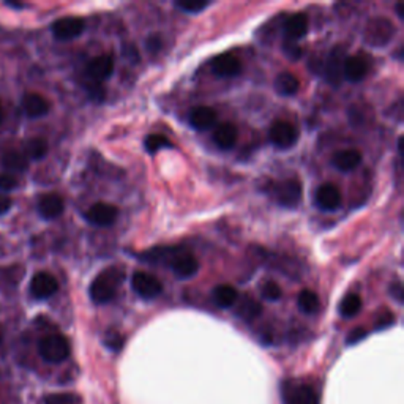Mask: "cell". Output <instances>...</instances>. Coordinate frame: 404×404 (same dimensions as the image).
Wrapping results in <instances>:
<instances>
[{"instance_id":"6da1fadb","label":"cell","mask_w":404,"mask_h":404,"mask_svg":"<svg viewBox=\"0 0 404 404\" xmlns=\"http://www.w3.org/2000/svg\"><path fill=\"white\" fill-rule=\"evenodd\" d=\"M122 279H123V273L117 269V267H109V269L103 270L100 275H96L92 284H90V289H89L90 298L99 305H104V303L111 302L114 298L117 288H119Z\"/></svg>"},{"instance_id":"7a4b0ae2","label":"cell","mask_w":404,"mask_h":404,"mask_svg":"<svg viewBox=\"0 0 404 404\" xmlns=\"http://www.w3.org/2000/svg\"><path fill=\"white\" fill-rule=\"evenodd\" d=\"M396 27L387 18H373L367 23L363 40L371 48H384L393 40Z\"/></svg>"},{"instance_id":"3957f363","label":"cell","mask_w":404,"mask_h":404,"mask_svg":"<svg viewBox=\"0 0 404 404\" xmlns=\"http://www.w3.org/2000/svg\"><path fill=\"white\" fill-rule=\"evenodd\" d=\"M38 353L43 357V360L49 363H62L70 357V341L67 336L61 334L48 335L42 338L40 344H38Z\"/></svg>"},{"instance_id":"277c9868","label":"cell","mask_w":404,"mask_h":404,"mask_svg":"<svg viewBox=\"0 0 404 404\" xmlns=\"http://www.w3.org/2000/svg\"><path fill=\"white\" fill-rule=\"evenodd\" d=\"M272 193H273V198H275V201L282 207L296 208L302 201V194H303L302 182L296 177L282 180L273 185Z\"/></svg>"},{"instance_id":"5b68a950","label":"cell","mask_w":404,"mask_h":404,"mask_svg":"<svg viewBox=\"0 0 404 404\" xmlns=\"http://www.w3.org/2000/svg\"><path fill=\"white\" fill-rule=\"evenodd\" d=\"M269 138L272 144L282 149V151H288V149L294 147L298 141V130L292 125V123L286 120L273 122L270 127Z\"/></svg>"},{"instance_id":"8992f818","label":"cell","mask_w":404,"mask_h":404,"mask_svg":"<svg viewBox=\"0 0 404 404\" xmlns=\"http://www.w3.org/2000/svg\"><path fill=\"white\" fill-rule=\"evenodd\" d=\"M133 291L144 301H152L163 292V284L156 277L147 272H134L132 277Z\"/></svg>"},{"instance_id":"52a82bcc","label":"cell","mask_w":404,"mask_h":404,"mask_svg":"<svg viewBox=\"0 0 404 404\" xmlns=\"http://www.w3.org/2000/svg\"><path fill=\"white\" fill-rule=\"evenodd\" d=\"M117 217H119V208L108 202H96L86 212V220L89 223L100 227L114 225Z\"/></svg>"},{"instance_id":"ba28073f","label":"cell","mask_w":404,"mask_h":404,"mask_svg":"<svg viewBox=\"0 0 404 404\" xmlns=\"http://www.w3.org/2000/svg\"><path fill=\"white\" fill-rule=\"evenodd\" d=\"M171 269L180 279L193 278L199 272V260L191 253H174L171 256Z\"/></svg>"},{"instance_id":"9c48e42d","label":"cell","mask_w":404,"mask_h":404,"mask_svg":"<svg viewBox=\"0 0 404 404\" xmlns=\"http://www.w3.org/2000/svg\"><path fill=\"white\" fill-rule=\"evenodd\" d=\"M84 29H86V23L84 19L76 16L61 18L52 24V34L58 40H73V38L80 37Z\"/></svg>"},{"instance_id":"30bf717a","label":"cell","mask_w":404,"mask_h":404,"mask_svg":"<svg viewBox=\"0 0 404 404\" xmlns=\"http://www.w3.org/2000/svg\"><path fill=\"white\" fill-rule=\"evenodd\" d=\"M58 289L57 279L48 272H38L32 278L30 283V292L32 296L38 301H44V298L52 297Z\"/></svg>"},{"instance_id":"8fae6325","label":"cell","mask_w":404,"mask_h":404,"mask_svg":"<svg viewBox=\"0 0 404 404\" xmlns=\"http://www.w3.org/2000/svg\"><path fill=\"white\" fill-rule=\"evenodd\" d=\"M87 76L92 80L94 82H103L109 80L111 76L114 73V58L109 54H103V56H96L92 61L87 63Z\"/></svg>"},{"instance_id":"7c38bea8","label":"cell","mask_w":404,"mask_h":404,"mask_svg":"<svg viewBox=\"0 0 404 404\" xmlns=\"http://www.w3.org/2000/svg\"><path fill=\"white\" fill-rule=\"evenodd\" d=\"M344 61H346V57H344L343 48L335 46L330 51L327 62L324 63V70H325V77H327V81L332 84V86L338 87L341 84Z\"/></svg>"},{"instance_id":"4fadbf2b","label":"cell","mask_w":404,"mask_h":404,"mask_svg":"<svg viewBox=\"0 0 404 404\" xmlns=\"http://www.w3.org/2000/svg\"><path fill=\"white\" fill-rule=\"evenodd\" d=\"M316 204L324 212H334L341 206V191L334 184H324L316 191Z\"/></svg>"},{"instance_id":"5bb4252c","label":"cell","mask_w":404,"mask_h":404,"mask_svg":"<svg viewBox=\"0 0 404 404\" xmlns=\"http://www.w3.org/2000/svg\"><path fill=\"white\" fill-rule=\"evenodd\" d=\"M213 73L221 77H234L242 71V62L239 61L236 54L226 52V54H220L213 58L212 62Z\"/></svg>"},{"instance_id":"9a60e30c","label":"cell","mask_w":404,"mask_h":404,"mask_svg":"<svg viewBox=\"0 0 404 404\" xmlns=\"http://www.w3.org/2000/svg\"><path fill=\"white\" fill-rule=\"evenodd\" d=\"M286 404H319L317 393L310 386H286L284 387Z\"/></svg>"},{"instance_id":"2e32d148","label":"cell","mask_w":404,"mask_h":404,"mask_svg":"<svg viewBox=\"0 0 404 404\" xmlns=\"http://www.w3.org/2000/svg\"><path fill=\"white\" fill-rule=\"evenodd\" d=\"M308 32V16L305 13H296L284 23V37L288 42H297Z\"/></svg>"},{"instance_id":"e0dca14e","label":"cell","mask_w":404,"mask_h":404,"mask_svg":"<svg viewBox=\"0 0 404 404\" xmlns=\"http://www.w3.org/2000/svg\"><path fill=\"white\" fill-rule=\"evenodd\" d=\"M65 210L63 199L56 193L44 194L38 201V212H40L42 217L44 220H54L57 217H61Z\"/></svg>"},{"instance_id":"ac0fdd59","label":"cell","mask_w":404,"mask_h":404,"mask_svg":"<svg viewBox=\"0 0 404 404\" xmlns=\"http://www.w3.org/2000/svg\"><path fill=\"white\" fill-rule=\"evenodd\" d=\"M368 73L367 58L360 56L346 57L343 65V76L351 82H360Z\"/></svg>"},{"instance_id":"d6986e66","label":"cell","mask_w":404,"mask_h":404,"mask_svg":"<svg viewBox=\"0 0 404 404\" xmlns=\"http://www.w3.org/2000/svg\"><path fill=\"white\" fill-rule=\"evenodd\" d=\"M239 139V132L237 127L232 125V123H220V125L215 128L213 132V141L221 151H229Z\"/></svg>"},{"instance_id":"ffe728a7","label":"cell","mask_w":404,"mask_h":404,"mask_svg":"<svg viewBox=\"0 0 404 404\" xmlns=\"http://www.w3.org/2000/svg\"><path fill=\"white\" fill-rule=\"evenodd\" d=\"M334 166L341 172H351L362 163V153L355 151V149H346V151H340L334 155L332 158Z\"/></svg>"},{"instance_id":"44dd1931","label":"cell","mask_w":404,"mask_h":404,"mask_svg":"<svg viewBox=\"0 0 404 404\" xmlns=\"http://www.w3.org/2000/svg\"><path fill=\"white\" fill-rule=\"evenodd\" d=\"M217 113L208 106H198L191 109L190 113V125L194 130H210L217 123Z\"/></svg>"},{"instance_id":"7402d4cb","label":"cell","mask_w":404,"mask_h":404,"mask_svg":"<svg viewBox=\"0 0 404 404\" xmlns=\"http://www.w3.org/2000/svg\"><path fill=\"white\" fill-rule=\"evenodd\" d=\"M23 108L24 113L27 114L32 119H37V117H43L49 113V101L44 99V96L38 94H27L24 95L23 99Z\"/></svg>"},{"instance_id":"603a6c76","label":"cell","mask_w":404,"mask_h":404,"mask_svg":"<svg viewBox=\"0 0 404 404\" xmlns=\"http://www.w3.org/2000/svg\"><path fill=\"white\" fill-rule=\"evenodd\" d=\"M24 277V267L21 264H15L0 269V289L4 292H13V289L21 283Z\"/></svg>"},{"instance_id":"cb8c5ba5","label":"cell","mask_w":404,"mask_h":404,"mask_svg":"<svg viewBox=\"0 0 404 404\" xmlns=\"http://www.w3.org/2000/svg\"><path fill=\"white\" fill-rule=\"evenodd\" d=\"M275 90L283 96H292L298 92V89H301V81H298V77L296 75L289 73V71H283V73H279L275 77Z\"/></svg>"},{"instance_id":"d4e9b609","label":"cell","mask_w":404,"mask_h":404,"mask_svg":"<svg viewBox=\"0 0 404 404\" xmlns=\"http://www.w3.org/2000/svg\"><path fill=\"white\" fill-rule=\"evenodd\" d=\"M212 297L220 308H231V306H234L237 302L239 292L236 288H234V286L220 284L213 289Z\"/></svg>"},{"instance_id":"484cf974","label":"cell","mask_w":404,"mask_h":404,"mask_svg":"<svg viewBox=\"0 0 404 404\" xmlns=\"http://www.w3.org/2000/svg\"><path fill=\"white\" fill-rule=\"evenodd\" d=\"M234 306H236V315L245 319V321H251V319L258 317L260 315V311H263V306H260V303H258L250 296L239 297Z\"/></svg>"},{"instance_id":"4316f807","label":"cell","mask_w":404,"mask_h":404,"mask_svg":"<svg viewBox=\"0 0 404 404\" xmlns=\"http://www.w3.org/2000/svg\"><path fill=\"white\" fill-rule=\"evenodd\" d=\"M0 163H2L4 169H6L8 172H23L29 166L27 156L16 151L4 153L2 158H0Z\"/></svg>"},{"instance_id":"83f0119b","label":"cell","mask_w":404,"mask_h":404,"mask_svg":"<svg viewBox=\"0 0 404 404\" xmlns=\"http://www.w3.org/2000/svg\"><path fill=\"white\" fill-rule=\"evenodd\" d=\"M298 308H301L302 313L305 315H313L319 310V297L315 291L311 289H303L301 294H298L297 298Z\"/></svg>"},{"instance_id":"f1b7e54d","label":"cell","mask_w":404,"mask_h":404,"mask_svg":"<svg viewBox=\"0 0 404 404\" xmlns=\"http://www.w3.org/2000/svg\"><path fill=\"white\" fill-rule=\"evenodd\" d=\"M48 142L46 139H43V138H34V139H30L27 144H25V156H27V160L32 158V160H42L46 156L48 153Z\"/></svg>"},{"instance_id":"f546056e","label":"cell","mask_w":404,"mask_h":404,"mask_svg":"<svg viewBox=\"0 0 404 404\" xmlns=\"http://www.w3.org/2000/svg\"><path fill=\"white\" fill-rule=\"evenodd\" d=\"M360 310H362V298L358 294H354V292L353 294H348L341 301L340 313H341L343 317H353Z\"/></svg>"},{"instance_id":"4dcf8cb0","label":"cell","mask_w":404,"mask_h":404,"mask_svg":"<svg viewBox=\"0 0 404 404\" xmlns=\"http://www.w3.org/2000/svg\"><path fill=\"white\" fill-rule=\"evenodd\" d=\"M144 147L149 153L153 155L165 147L172 149L174 144L166 138V136H163V134H149L144 141Z\"/></svg>"},{"instance_id":"1f68e13d","label":"cell","mask_w":404,"mask_h":404,"mask_svg":"<svg viewBox=\"0 0 404 404\" xmlns=\"http://www.w3.org/2000/svg\"><path fill=\"white\" fill-rule=\"evenodd\" d=\"M212 5V2H208V0H177L175 2V6L180 10H184L187 13H193V15H196V13H201L202 10L208 8V6Z\"/></svg>"},{"instance_id":"d6a6232c","label":"cell","mask_w":404,"mask_h":404,"mask_svg":"<svg viewBox=\"0 0 404 404\" xmlns=\"http://www.w3.org/2000/svg\"><path fill=\"white\" fill-rule=\"evenodd\" d=\"M260 294H263V297L265 298V301L277 302V301H279V298H282L283 292H282V288H279V286H278V283L267 282L263 286V291H260Z\"/></svg>"},{"instance_id":"836d02e7","label":"cell","mask_w":404,"mask_h":404,"mask_svg":"<svg viewBox=\"0 0 404 404\" xmlns=\"http://www.w3.org/2000/svg\"><path fill=\"white\" fill-rule=\"evenodd\" d=\"M44 404H81L80 398L76 395L71 393H56L51 395L46 398V403Z\"/></svg>"},{"instance_id":"e575fe53","label":"cell","mask_w":404,"mask_h":404,"mask_svg":"<svg viewBox=\"0 0 404 404\" xmlns=\"http://www.w3.org/2000/svg\"><path fill=\"white\" fill-rule=\"evenodd\" d=\"M283 51H284L286 57L291 58V61H298V58H302V56H303L302 48L298 46L296 42H288V40H286L284 44H283Z\"/></svg>"},{"instance_id":"d590c367","label":"cell","mask_w":404,"mask_h":404,"mask_svg":"<svg viewBox=\"0 0 404 404\" xmlns=\"http://www.w3.org/2000/svg\"><path fill=\"white\" fill-rule=\"evenodd\" d=\"M87 92L90 95V99L95 100L96 103H101L106 99V90H104L103 84L100 82H92L90 86H87Z\"/></svg>"},{"instance_id":"8d00e7d4","label":"cell","mask_w":404,"mask_h":404,"mask_svg":"<svg viewBox=\"0 0 404 404\" xmlns=\"http://www.w3.org/2000/svg\"><path fill=\"white\" fill-rule=\"evenodd\" d=\"M104 344H106L109 349L119 351L123 344V338L120 334H117V332L111 330V332H108L106 336H104Z\"/></svg>"},{"instance_id":"74e56055","label":"cell","mask_w":404,"mask_h":404,"mask_svg":"<svg viewBox=\"0 0 404 404\" xmlns=\"http://www.w3.org/2000/svg\"><path fill=\"white\" fill-rule=\"evenodd\" d=\"M16 184H18L16 179L13 177L11 174L8 172L0 174V191H10L16 187Z\"/></svg>"},{"instance_id":"f35d334b","label":"cell","mask_w":404,"mask_h":404,"mask_svg":"<svg viewBox=\"0 0 404 404\" xmlns=\"http://www.w3.org/2000/svg\"><path fill=\"white\" fill-rule=\"evenodd\" d=\"M367 335H368V332L365 330L363 327H357L348 335L346 343L349 344V346H351V344H357V343H360L363 338H367Z\"/></svg>"},{"instance_id":"ab89813d","label":"cell","mask_w":404,"mask_h":404,"mask_svg":"<svg viewBox=\"0 0 404 404\" xmlns=\"http://www.w3.org/2000/svg\"><path fill=\"white\" fill-rule=\"evenodd\" d=\"M393 324H395L393 313L386 311L382 316H379V319H377L376 329L377 330H384V329H387V327H390V325H393Z\"/></svg>"},{"instance_id":"60d3db41","label":"cell","mask_w":404,"mask_h":404,"mask_svg":"<svg viewBox=\"0 0 404 404\" xmlns=\"http://www.w3.org/2000/svg\"><path fill=\"white\" fill-rule=\"evenodd\" d=\"M390 296L395 297V301L400 305L403 303V284L401 282H396L392 286H390Z\"/></svg>"},{"instance_id":"b9f144b4","label":"cell","mask_w":404,"mask_h":404,"mask_svg":"<svg viewBox=\"0 0 404 404\" xmlns=\"http://www.w3.org/2000/svg\"><path fill=\"white\" fill-rule=\"evenodd\" d=\"M163 46V42L158 35H153V37H149L147 40V49L151 52H158Z\"/></svg>"},{"instance_id":"7bdbcfd3","label":"cell","mask_w":404,"mask_h":404,"mask_svg":"<svg viewBox=\"0 0 404 404\" xmlns=\"http://www.w3.org/2000/svg\"><path fill=\"white\" fill-rule=\"evenodd\" d=\"M11 207V199L8 196H0V215L8 212Z\"/></svg>"},{"instance_id":"ee69618b","label":"cell","mask_w":404,"mask_h":404,"mask_svg":"<svg viewBox=\"0 0 404 404\" xmlns=\"http://www.w3.org/2000/svg\"><path fill=\"white\" fill-rule=\"evenodd\" d=\"M396 15H398L400 19H404V13H403V5L401 4L396 5Z\"/></svg>"},{"instance_id":"f6af8a7d","label":"cell","mask_w":404,"mask_h":404,"mask_svg":"<svg viewBox=\"0 0 404 404\" xmlns=\"http://www.w3.org/2000/svg\"><path fill=\"white\" fill-rule=\"evenodd\" d=\"M396 149H398V153L403 155V152H404L403 151V136H400L398 138V142H396Z\"/></svg>"},{"instance_id":"bcb514c9","label":"cell","mask_w":404,"mask_h":404,"mask_svg":"<svg viewBox=\"0 0 404 404\" xmlns=\"http://www.w3.org/2000/svg\"><path fill=\"white\" fill-rule=\"evenodd\" d=\"M4 120V106H2V101H0V123Z\"/></svg>"}]
</instances>
